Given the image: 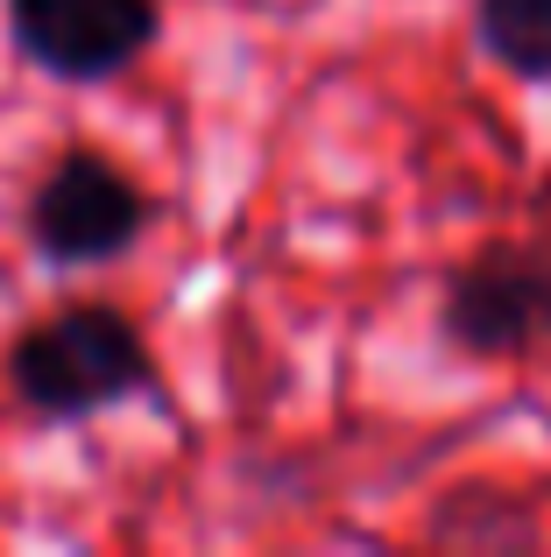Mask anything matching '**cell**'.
Returning <instances> with one entry per match:
<instances>
[{"mask_svg":"<svg viewBox=\"0 0 551 557\" xmlns=\"http://www.w3.org/2000/svg\"><path fill=\"white\" fill-rule=\"evenodd\" d=\"M156 0H8V36L42 78L99 85L121 78L156 42Z\"/></svg>","mask_w":551,"mask_h":557,"instance_id":"obj_4","label":"cell"},{"mask_svg":"<svg viewBox=\"0 0 551 557\" xmlns=\"http://www.w3.org/2000/svg\"><path fill=\"white\" fill-rule=\"evenodd\" d=\"M538 219H544V240H551V177H544V190H538Z\"/></svg>","mask_w":551,"mask_h":557,"instance_id":"obj_6","label":"cell"},{"mask_svg":"<svg viewBox=\"0 0 551 557\" xmlns=\"http://www.w3.org/2000/svg\"><path fill=\"white\" fill-rule=\"evenodd\" d=\"M439 325L474 360H524L551 346V240H488L445 275Z\"/></svg>","mask_w":551,"mask_h":557,"instance_id":"obj_3","label":"cell"},{"mask_svg":"<svg viewBox=\"0 0 551 557\" xmlns=\"http://www.w3.org/2000/svg\"><path fill=\"white\" fill-rule=\"evenodd\" d=\"M8 381L36 417L85 423L99 409L135 403L142 388H156V354L127 311H113V304H71V311L36 318L14 339Z\"/></svg>","mask_w":551,"mask_h":557,"instance_id":"obj_1","label":"cell"},{"mask_svg":"<svg viewBox=\"0 0 551 557\" xmlns=\"http://www.w3.org/2000/svg\"><path fill=\"white\" fill-rule=\"evenodd\" d=\"M149 219H156L149 190L113 156L64 149L28 198V247L50 269H93V261H121L149 233Z\"/></svg>","mask_w":551,"mask_h":557,"instance_id":"obj_2","label":"cell"},{"mask_svg":"<svg viewBox=\"0 0 551 557\" xmlns=\"http://www.w3.org/2000/svg\"><path fill=\"white\" fill-rule=\"evenodd\" d=\"M474 28L502 71L551 85V0H474Z\"/></svg>","mask_w":551,"mask_h":557,"instance_id":"obj_5","label":"cell"}]
</instances>
